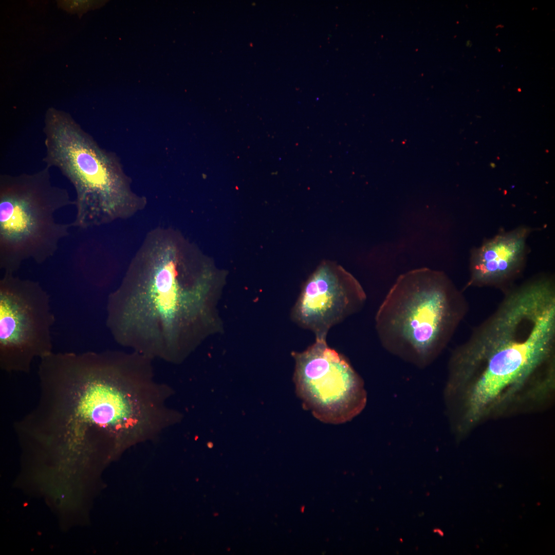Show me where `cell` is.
Instances as JSON below:
<instances>
[{
    "instance_id": "6da1fadb",
    "label": "cell",
    "mask_w": 555,
    "mask_h": 555,
    "mask_svg": "<svg viewBox=\"0 0 555 555\" xmlns=\"http://www.w3.org/2000/svg\"><path fill=\"white\" fill-rule=\"evenodd\" d=\"M168 230L150 234L108 297L115 341L151 359L174 362L194 342L203 310L200 281L189 285Z\"/></svg>"
},
{
    "instance_id": "7a4b0ae2",
    "label": "cell",
    "mask_w": 555,
    "mask_h": 555,
    "mask_svg": "<svg viewBox=\"0 0 555 555\" xmlns=\"http://www.w3.org/2000/svg\"><path fill=\"white\" fill-rule=\"evenodd\" d=\"M554 341L519 314L490 318L450 361L448 382L464 412L484 419L521 400L530 385L542 391L554 375Z\"/></svg>"
},
{
    "instance_id": "3957f363",
    "label": "cell",
    "mask_w": 555,
    "mask_h": 555,
    "mask_svg": "<svg viewBox=\"0 0 555 555\" xmlns=\"http://www.w3.org/2000/svg\"><path fill=\"white\" fill-rule=\"evenodd\" d=\"M463 300L442 272L421 268L400 275L379 307L376 328L390 353L429 366L462 317Z\"/></svg>"
},
{
    "instance_id": "277c9868",
    "label": "cell",
    "mask_w": 555,
    "mask_h": 555,
    "mask_svg": "<svg viewBox=\"0 0 555 555\" xmlns=\"http://www.w3.org/2000/svg\"><path fill=\"white\" fill-rule=\"evenodd\" d=\"M47 167L58 169L76 193L71 226L109 223L135 209L114 156L101 149L68 113L47 109L43 130Z\"/></svg>"
},
{
    "instance_id": "5b68a950",
    "label": "cell",
    "mask_w": 555,
    "mask_h": 555,
    "mask_svg": "<svg viewBox=\"0 0 555 555\" xmlns=\"http://www.w3.org/2000/svg\"><path fill=\"white\" fill-rule=\"evenodd\" d=\"M50 168L0 175V268L14 274L23 263L42 264L57 252L71 224L57 220L75 205L66 189L52 183Z\"/></svg>"
},
{
    "instance_id": "8992f818",
    "label": "cell",
    "mask_w": 555,
    "mask_h": 555,
    "mask_svg": "<svg viewBox=\"0 0 555 555\" xmlns=\"http://www.w3.org/2000/svg\"><path fill=\"white\" fill-rule=\"evenodd\" d=\"M293 382L303 407L319 420L339 424L350 421L364 409V382L348 360L330 347L326 338L301 352H292Z\"/></svg>"
},
{
    "instance_id": "52a82bcc",
    "label": "cell",
    "mask_w": 555,
    "mask_h": 555,
    "mask_svg": "<svg viewBox=\"0 0 555 555\" xmlns=\"http://www.w3.org/2000/svg\"><path fill=\"white\" fill-rule=\"evenodd\" d=\"M55 321L47 292L37 282L4 273L0 280V367L28 373L36 358L52 353Z\"/></svg>"
},
{
    "instance_id": "ba28073f",
    "label": "cell",
    "mask_w": 555,
    "mask_h": 555,
    "mask_svg": "<svg viewBox=\"0 0 555 555\" xmlns=\"http://www.w3.org/2000/svg\"><path fill=\"white\" fill-rule=\"evenodd\" d=\"M366 299L358 280L338 264L322 262L304 283L291 317L316 338H326L329 330L359 311Z\"/></svg>"
},
{
    "instance_id": "9c48e42d",
    "label": "cell",
    "mask_w": 555,
    "mask_h": 555,
    "mask_svg": "<svg viewBox=\"0 0 555 555\" xmlns=\"http://www.w3.org/2000/svg\"><path fill=\"white\" fill-rule=\"evenodd\" d=\"M529 232L519 228L496 236L475 250L471 261V283L496 284L514 273L523 261Z\"/></svg>"
}]
</instances>
